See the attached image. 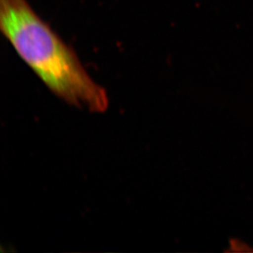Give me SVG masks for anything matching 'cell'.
I'll list each match as a JSON object with an SVG mask.
<instances>
[{
	"mask_svg": "<svg viewBox=\"0 0 253 253\" xmlns=\"http://www.w3.org/2000/svg\"><path fill=\"white\" fill-rule=\"evenodd\" d=\"M0 30L20 57L56 95L92 112L107 109L105 89L91 78L75 51L27 0H0Z\"/></svg>",
	"mask_w": 253,
	"mask_h": 253,
	"instance_id": "1",
	"label": "cell"
},
{
	"mask_svg": "<svg viewBox=\"0 0 253 253\" xmlns=\"http://www.w3.org/2000/svg\"><path fill=\"white\" fill-rule=\"evenodd\" d=\"M226 252H234V253H242V252H253V249H250L249 246L244 244L243 242L239 241L238 239H231L230 241V248Z\"/></svg>",
	"mask_w": 253,
	"mask_h": 253,
	"instance_id": "2",
	"label": "cell"
}]
</instances>
